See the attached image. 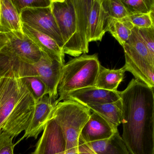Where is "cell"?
Segmentation results:
<instances>
[{"mask_svg":"<svg viewBox=\"0 0 154 154\" xmlns=\"http://www.w3.org/2000/svg\"><path fill=\"white\" fill-rule=\"evenodd\" d=\"M119 95L127 147L131 154H154V88L133 79Z\"/></svg>","mask_w":154,"mask_h":154,"instance_id":"6da1fadb","label":"cell"},{"mask_svg":"<svg viewBox=\"0 0 154 154\" xmlns=\"http://www.w3.org/2000/svg\"><path fill=\"white\" fill-rule=\"evenodd\" d=\"M36 101L20 74L0 72V131L14 138L27 129Z\"/></svg>","mask_w":154,"mask_h":154,"instance_id":"7a4b0ae2","label":"cell"},{"mask_svg":"<svg viewBox=\"0 0 154 154\" xmlns=\"http://www.w3.org/2000/svg\"><path fill=\"white\" fill-rule=\"evenodd\" d=\"M101 66L97 54H84L64 64L58 86L59 98L56 104L65 100L72 91L94 86Z\"/></svg>","mask_w":154,"mask_h":154,"instance_id":"3957f363","label":"cell"},{"mask_svg":"<svg viewBox=\"0 0 154 154\" xmlns=\"http://www.w3.org/2000/svg\"><path fill=\"white\" fill-rule=\"evenodd\" d=\"M91 114L89 108L72 99H65L56 105L51 118L62 131L66 152H78L79 138Z\"/></svg>","mask_w":154,"mask_h":154,"instance_id":"277c9868","label":"cell"},{"mask_svg":"<svg viewBox=\"0 0 154 154\" xmlns=\"http://www.w3.org/2000/svg\"><path fill=\"white\" fill-rule=\"evenodd\" d=\"M123 48L127 71L136 79L154 88V55L140 37L137 28L134 27Z\"/></svg>","mask_w":154,"mask_h":154,"instance_id":"5b68a950","label":"cell"},{"mask_svg":"<svg viewBox=\"0 0 154 154\" xmlns=\"http://www.w3.org/2000/svg\"><path fill=\"white\" fill-rule=\"evenodd\" d=\"M51 7L64 42V53L75 58L81 56L83 52L73 0H51Z\"/></svg>","mask_w":154,"mask_h":154,"instance_id":"8992f818","label":"cell"},{"mask_svg":"<svg viewBox=\"0 0 154 154\" xmlns=\"http://www.w3.org/2000/svg\"><path fill=\"white\" fill-rule=\"evenodd\" d=\"M42 52L22 31L0 33V54L30 64L38 63Z\"/></svg>","mask_w":154,"mask_h":154,"instance_id":"52a82bcc","label":"cell"},{"mask_svg":"<svg viewBox=\"0 0 154 154\" xmlns=\"http://www.w3.org/2000/svg\"><path fill=\"white\" fill-rule=\"evenodd\" d=\"M20 15L23 23L51 37L63 49L64 42L51 6L25 8Z\"/></svg>","mask_w":154,"mask_h":154,"instance_id":"ba28073f","label":"cell"},{"mask_svg":"<svg viewBox=\"0 0 154 154\" xmlns=\"http://www.w3.org/2000/svg\"><path fill=\"white\" fill-rule=\"evenodd\" d=\"M40 60L31 65L29 77H37L41 79L48 88V95L54 101L58 97L57 88L63 65L51 59L42 52Z\"/></svg>","mask_w":154,"mask_h":154,"instance_id":"9c48e42d","label":"cell"},{"mask_svg":"<svg viewBox=\"0 0 154 154\" xmlns=\"http://www.w3.org/2000/svg\"><path fill=\"white\" fill-rule=\"evenodd\" d=\"M66 143L60 127L51 118L46 125L42 135L31 154H65Z\"/></svg>","mask_w":154,"mask_h":154,"instance_id":"30bf717a","label":"cell"},{"mask_svg":"<svg viewBox=\"0 0 154 154\" xmlns=\"http://www.w3.org/2000/svg\"><path fill=\"white\" fill-rule=\"evenodd\" d=\"M56 105L55 101L47 95L36 102L32 118L24 131L23 138L33 137L35 139L38 138L51 119Z\"/></svg>","mask_w":154,"mask_h":154,"instance_id":"8fae6325","label":"cell"},{"mask_svg":"<svg viewBox=\"0 0 154 154\" xmlns=\"http://www.w3.org/2000/svg\"><path fill=\"white\" fill-rule=\"evenodd\" d=\"M66 99L75 100L86 106L113 103L119 100L120 97L119 91H110L93 86L72 91L67 95L65 99Z\"/></svg>","mask_w":154,"mask_h":154,"instance_id":"7c38bea8","label":"cell"},{"mask_svg":"<svg viewBox=\"0 0 154 154\" xmlns=\"http://www.w3.org/2000/svg\"><path fill=\"white\" fill-rule=\"evenodd\" d=\"M22 30L42 52L48 55L51 59L64 65L65 53L55 40L24 24H23Z\"/></svg>","mask_w":154,"mask_h":154,"instance_id":"4fadbf2b","label":"cell"},{"mask_svg":"<svg viewBox=\"0 0 154 154\" xmlns=\"http://www.w3.org/2000/svg\"><path fill=\"white\" fill-rule=\"evenodd\" d=\"M117 131L102 117L92 112L82 131L80 136L88 143L108 139Z\"/></svg>","mask_w":154,"mask_h":154,"instance_id":"5bb4252c","label":"cell"},{"mask_svg":"<svg viewBox=\"0 0 154 154\" xmlns=\"http://www.w3.org/2000/svg\"><path fill=\"white\" fill-rule=\"evenodd\" d=\"M107 14L103 8L102 0H92L88 18L89 42L101 41L106 31Z\"/></svg>","mask_w":154,"mask_h":154,"instance_id":"9a60e30c","label":"cell"},{"mask_svg":"<svg viewBox=\"0 0 154 154\" xmlns=\"http://www.w3.org/2000/svg\"><path fill=\"white\" fill-rule=\"evenodd\" d=\"M23 24L12 0H0V33L22 31Z\"/></svg>","mask_w":154,"mask_h":154,"instance_id":"2e32d148","label":"cell"},{"mask_svg":"<svg viewBox=\"0 0 154 154\" xmlns=\"http://www.w3.org/2000/svg\"><path fill=\"white\" fill-rule=\"evenodd\" d=\"M76 14L78 32L81 41L83 54L89 52L88 36V18L92 0H73Z\"/></svg>","mask_w":154,"mask_h":154,"instance_id":"e0dca14e","label":"cell"},{"mask_svg":"<svg viewBox=\"0 0 154 154\" xmlns=\"http://www.w3.org/2000/svg\"><path fill=\"white\" fill-rule=\"evenodd\" d=\"M91 112L97 113L106 120L114 130L121 124L122 103L121 99L116 102L106 104L88 105Z\"/></svg>","mask_w":154,"mask_h":154,"instance_id":"ac0fdd59","label":"cell"},{"mask_svg":"<svg viewBox=\"0 0 154 154\" xmlns=\"http://www.w3.org/2000/svg\"><path fill=\"white\" fill-rule=\"evenodd\" d=\"M88 144L98 154H131L118 130L108 139Z\"/></svg>","mask_w":154,"mask_h":154,"instance_id":"d6986e66","label":"cell"},{"mask_svg":"<svg viewBox=\"0 0 154 154\" xmlns=\"http://www.w3.org/2000/svg\"><path fill=\"white\" fill-rule=\"evenodd\" d=\"M127 71L125 66L119 69H109L101 66L94 86L110 91H118Z\"/></svg>","mask_w":154,"mask_h":154,"instance_id":"ffe728a7","label":"cell"},{"mask_svg":"<svg viewBox=\"0 0 154 154\" xmlns=\"http://www.w3.org/2000/svg\"><path fill=\"white\" fill-rule=\"evenodd\" d=\"M133 24L127 18L119 19L108 17L106 31L109 32L123 47L132 34Z\"/></svg>","mask_w":154,"mask_h":154,"instance_id":"44dd1931","label":"cell"},{"mask_svg":"<svg viewBox=\"0 0 154 154\" xmlns=\"http://www.w3.org/2000/svg\"><path fill=\"white\" fill-rule=\"evenodd\" d=\"M30 64L14 58L0 54V72L12 70L20 74L21 77H29Z\"/></svg>","mask_w":154,"mask_h":154,"instance_id":"7402d4cb","label":"cell"},{"mask_svg":"<svg viewBox=\"0 0 154 154\" xmlns=\"http://www.w3.org/2000/svg\"><path fill=\"white\" fill-rule=\"evenodd\" d=\"M121 1L125 7L129 15L150 13L152 10L154 5V0Z\"/></svg>","mask_w":154,"mask_h":154,"instance_id":"603a6c76","label":"cell"},{"mask_svg":"<svg viewBox=\"0 0 154 154\" xmlns=\"http://www.w3.org/2000/svg\"><path fill=\"white\" fill-rule=\"evenodd\" d=\"M28 89L32 95L36 102L48 95V88L45 83L37 77H23Z\"/></svg>","mask_w":154,"mask_h":154,"instance_id":"cb8c5ba5","label":"cell"},{"mask_svg":"<svg viewBox=\"0 0 154 154\" xmlns=\"http://www.w3.org/2000/svg\"><path fill=\"white\" fill-rule=\"evenodd\" d=\"M102 4L108 17L121 19L129 15L121 0H102Z\"/></svg>","mask_w":154,"mask_h":154,"instance_id":"d4e9b609","label":"cell"},{"mask_svg":"<svg viewBox=\"0 0 154 154\" xmlns=\"http://www.w3.org/2000/svg\"><path fill=\"white\" fill-rule=\"evenodd\" d=\"M14 4L20 13L25 8H40L49 7L51 0H12Z\"/></svg>","mask_w":154,"mask_h":154,"instance_id":"484cf974","label":"cell"},{"mask_svg":"<svg viewBox=\"0 0 154 154\" xmlns=\"http://www.w3.org/2000/svg\"><path fill=\"white\" fill-rule=\"evenodd\" d=\"M127 18L133 24L134 27L137 29H147L153 25L150 13L148 14H132L128 16Z\"/></svg>","mask_w":154,"mask_h":154,"instance_id":"4316f807","label":"cell"},{"mask_svg":"<svg viewBox=\"0 0 154 154\" xmlns=\"http://www.w3.org/2000/svg\"><path fill=\"white\" fill-rule=\"evenodd\" d=\"M13 138L2 130L0 131V154H14Z\"/></svg>","mask_w":154,"mask_h":154,"instance_id":"83f0119b","label":"cell"},{"mask_svg":"<svg viewBox=\"0 0 154 154\" xmlns=\"http://www.w3.org/2000/svg\"><path fill=\"white\" fill-rule=\"evenodd\" d=\"M138 33L143 40L154 55V27L147 29H138Z\"/></svg>","mask_w":154,"mask_h":154,"instance_id":"f1b7e54d","label":"cell"},{"mask_svg":"<svg viewBox=\"0 0 154 154\" xmlns=\"http://www.w3.org/2000/svg\"><path fill=\"white\" fill-rule=\"evenodd\" d=\"M78 152L79 154H98L95 152L81 136L79 138Z\"/></svg>","mask_w":154,"mask_h":154,"instance_id":"f546056e","label":"cell"},{"mask_svg":"<svg viewBox=\"0 0 154 154\" xmlns=\"http://www.w3.org/2000/svg\"><path fill=\"white\" fill-rule=\"evenodd\" d=\"M150 14H151V18H152V21L153 26L154 27V5L152 10L150 13Z\"/></svg>","mask_w":154,"mask_h":154,"instance_id":"4dcf8cb0","label":"cell"},{"mask_svg":"<svg viewBox=\"0 0 154 154\" xmlns=\"http://www.w3.org/2000/svg\"><path fill=\"white\" fill-rule=\"evenodd\" d=\"M65 154H79V152H67L66 151Z\"/></svg>","mask_w":154,"mask_h":154,"instance_id":"1f68e13d","label":"cell"},{"mask_svg":"<svg viewBox=\"0 0 154 154\" xmlns=\"http://www.w3.org/2000/svg\"></svg>","mask_w":154,"mask_h":154,"instance_id":"d6a6232c","label":"cell"},{"mask_svg":"<svg viewBox=\"0 0 154 154\" xmlns=\"http://www.w3.org/2000/svg\"></svg>","mask_w":154,"mask_h":154,"instance_id":"836d02e7","label":"cell"}]
</instances>
